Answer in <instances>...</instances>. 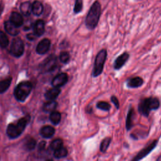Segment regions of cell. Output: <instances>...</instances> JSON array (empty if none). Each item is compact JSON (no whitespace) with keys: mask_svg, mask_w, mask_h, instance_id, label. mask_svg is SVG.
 <instances>
[{"mask_svg":"<svg viewBox=\"0 0 161 161\" xmlns=\"http://www.w3.org/2000/svg\"><path fill=\"white\" fill-rule=\"evenodd\" d=\"M101 14V6L98 1H96L90 7L86 16L85 25L87 29L94 30L97 25Z\"/></svg>","mask_w":161,"mask_h":161,"instance_id":"cell-1","label":"cell"},{"mask_svg":"<svg viewBox=\"0 0 161 161\" xmlns=\"http://www.w3.org/2000/svg\"><path fill=\"white\" fill-rule=\"evenodd\" d=\"M111 101L113 103V104L115 106L116 109L119 108V102L118 101V99L115 96H112L111 97Z\"/></svg>","mask_w":161,"mask_h":161,"instance_id":"cell-32","label":"cell"},{"mask_svg":"<svg viewBox=\"0 0 161 161\" xmlns=\"http://www.w3.org/2000/svg\"><path fill=\"white\" fill-rule=\"evenodd\" d=\"M33 30H34V33L39 36H41L43 34L45 31V23L43 20L38 19L37 20L33 26Z\"/></svg>","mask_w":161,"mask_h":161,"instance_id":"cell-15","label":"cell"},{"mask_svg":"<svg viewBox=\"0 0 161 161\" xmlns=\"http://www.w3.org/2000/svg\"><path fill=\"white\" fill-rule=\"evenodd\" d=\"M9 21L17 27H19L23 23V18L22 16L17 12H13L11 14Z\"/></svg>","mask_w":161,"mask_h":161,"instance_id":"cell-13","label":"cell"},{"mask_svg":"<svg viewBox=\"0 0 161 161\" xmlns=\"http://www.w3.org/2000/svg\"><path fill=\"white\" fill-rule=\"evenodd\" d=\"M3 4H0V15H1V13H2V11H3Z\"/></svg>","mask_w":161,"mask_h":161,"instance_id":"cell-35","label":"cell"},{"mask_svg":"<svg viewBox=\"0 0 161 161\" xmlns=\"http://www.w3.org/2000/svg\"><path fill=\"white\" fill-rule=\"evenodd\" d=\"M107 58V51L106 49H101L96 55L94 67L92 72V76L96 77L100 75L104 69V65Z\"/></svg>","mask_w":161,"mask_h":161,"instance_id":"cell-3","label":"cell"},{"mask_svg":"<svg viewBox=\"0 0 161 161\" xmlns=\"http://www.w3.org/2000/svg\"><path fill=\"white\" fill-rule=\"evenodd\" d=\"M11 83V78H8L2 80H0V93L5 92L9 87Z\"/></svg>","mask_w":161,"mask_h":161,"instance_id":"cell-24","label":"cell"},{"mask_svg":"<svg viewBox=\"0 0 161 161\" xmlns=\"http://www.w3.org/2000/svg\"><path fill=\"white\" fill-rule=\"evenodd\" d=\"M130 57V54L125 52L119 55L114 60L113 64V67L115 70H119L124 66L126 62L128 61Z\"/></svg>","mask_w":161,"mask_h":161,"instance_id":"cell-9","label":"cell"},{"mask_svg":"<svg viewBox=\"0 0 161 161\" xmlns=\"http://www.w3.org/2000/svg\"><path fill=\"white\" fill-rule=\"evenodd\" d=\"M59 58L60 60L64 64H67L69 60H70V55L69 53L67 52H62L60 53V56H59Z\"/></svg>","mask_w":161,"mask_h":161,"instance_id":"cell-31","label":"cell"},{"mask_svg":"<svg viewBox=\"0 0 161 161\" xmlns=\"http://www.w3.org/2000/svg\"><path fill=\"white\" fill-rule=\"evenodd\" d=\"M50 119L54 125H58L61 119V114L59 112L52 111L50 115Z\"/></svg>","mask_w":161,"mask_h":161,"instance_id":"cell-25","label":"cell"},{"mask_svg":"<svg viewBox=\"0 0 161 161\" xmlns=\"http://www.w3.org/2000/svg\"><path fill=\"white\" fill-rule=\"evenodd\" d=\"M40 135L46 138L52 137L55 133V128L51 126H45L40 130Z\"/></svg>","mask_w":161,"mask_h":161,"instance_id":"cell-16","label":"cell"},{"mask_svg":"<svg viewBox=\"0 0 161 161\" xmlns=\"http://www.w3.org/2000/svg\"><path fill=\"white\" fill-rule=\"evenodd\" d=\"M63 146V142L60 138H57L52 142L50 147L52 150H55Z\"/></svg>","mask_w":161,"mask_h":161,"instance_id":"cell-28","label":"cell"},{"mask_svg":"<svg viewBox=\"0 0 161 161\" xmlns=\"http://www.w3.org/2000/svg\"><path fill=\"white\" fill-rule=\"evenodd\" d=\"M20 11L25 16H29L31 13V4L28 2H23L20 5Z\"/></svg>","mask_w":161,"mask_h":161,"instance_id":"cell-20","label":"cell"},{"mask_svg":"<svg viewBox=\"0 0 161 161\" xmlns=\"http://www.w3.org/2000/svg\"><path fill=\"white\" fill-rule=\"evenodd\" d=\"M68 81V75L65 73H60L55 76L52 81V85L55 87H60L65 84Z\"/></svg>","mask_w":161,"mask_h":161,"instance_id":"cell-10","label":"cell"},{"mask_svg":"<svg viewBox=\"0 0 161 161\" xmlns=\"http://www.w3.org/2000/svg\"><path fill=\"white\" fill-rule=\"evenodd\" d=\"M83 8V1L82 0H75L74 7V12L75 14L79 13Z\"/></svg>","mask_w":161,"mask_h":161,"instance_id":"cell-30","label":"cell"},{"mask_svg":"<svg viewBox=\"0 0 161 161\" xmlns=\"http://www.w3.org/2000/svg\"><path fill=\"white\" fill-rule=\"evenodd\" d=\"M57 57L54 55H51L45 59L40 64V67L43 72H48L54 70L57 66Z\"/></svg>","mask_w":161,"mask_h":161,"instance_id":"cell-6","label":"cell"},{"mask_svg":"<svg viewBox=\"0 0 161 161\" xmlns=\"http://www.w3.org/2000/svg\"><path fill=\"white\" fill-rule=\"evenodd\" d=\"M4 28L6 31L12 36H16L19 32L18 27L15 26L10 21H6L4 22Z\"/></svg>","mask_w":161,"mask_h":161,"instance_id":"cell-14","label":"cell"},{"mask_svg":"<svg viewBox=\"0 0 161 161\" xmlns=\"http://www.w3.org/2000/svg\"><path fill=\"white\" fill-rule=\"evenodd\" d=\"M36 35L35 34V33H31V34H28V35H27V38H28V40H34L35 38V36H36Z\"/></svg>","mask_w":161,"mask_h":161,"instance_id":"cell-34","label":"cell"},{"mask_svg":"<svg viewBox=\"0 0 161 161\" xmlns=\"http://www.w3.org/2000/svg\"><path fill=\"white\" fill-rule=\"evenodd\" d=\"M9 40L6 35L1 30H0V46L2 48H5L8 45Z\"/></svg>","mask_w":161,"mask_h":161,"instance_id":"cell-27","label":"cell"},{"mask_svg":"<svg viewBox=\"0 0 161 161\" xmlns=\"http://www.w3.org/2000/svg\"><path fill=\"white\" fill-rule=\"evenodd\" d=\"M45 145H46V142H44V141L41 142L39 143V145H38V150H40V151H41V150H43L45 148Z\"/></svg>","mask_w":161,"mask_h":161,"instance_id":"cell-33","label":"cell"},{"mask_svg":"<svg viewBox=\"0 0 161 161\" xmlns=\"http://www.w3.org/2000/svg\"><path fill=\"white\" fill-rule=\"evenodd\" d=\"M160 106V101L157 97H149L142 99L138 106V112L147 117L152 110H156Z\"/></svg>","mask_w":161,"mask_h":161,"instance_id":"cell-2","label":"cell"},{"mask_svg":"<svg viewBox=\"0 0 161 161\" xmlns=\"http://www.w3.org/2000/svg\"><path fill=\"white\" fill-rule=\"evenodd\" d=\"M157 143H158V141L157 140H153L147 147H145L144 148L141 150L140 152H139L132 160L134 161H138V160H142V158L145 157L148 154H149L156 147Z\"/></svg>","mask_w":161,"mask_h":161,"instance_id":"cell-8","label":"cell"},{"mask_svg":"<svg viewBox=\"0 0 161 161\" xmlns=\"http://www.w3.org/2000/svg\"><path fill=\"white\" fill-rule=\"evenodd\" d=\"M31 89L32 85L30 82H21L14 89V97L19 101H24L30 94Z\"/></svg>","mask_w":161,"mask_h":161,"instance_id":"cell-5","label":"cell"},{"mask_svg":"<svg viewBox=\"0 0 161 161\" xmlns=\"http://www.w3.org/2000/svg\"><path fill=\"white\" fill-rule=\"evenodd\" d=\"M24 146L26 150H31L36 146V141L32 137H28L24 142Z\"/></svg>","mask_w":161,"mask_h":161,"instance_id":"cell-23","label":"cell"},{"mask_svg":"<svg viewBox=\"0 0 161 161\" xmlns=\"http://www.w3.org/2000/svg\"><path fill=\"white\" fill-rule=\"evenodd\" d=\"M60 93V89L59 87H53L52 89H49L47 92L45 94V97L48 100H54L56 99L59 94Z\"/></svg>","mask_w":161,"mask_h":161,"instance_id":"cell-17","label":"cell"},{"mask_svg":"<svg viewBox=\"0 0 161 161\" xmlns=\"http://www.w3.org/2000/svg\"><path fill=\"white\" fill-rule=\"evenodd\" d=\"M67 153H68V151L67 148L62 146L60 148L54 150L53 155L56 158H61L65 157L67 155Z\"/></svg>","mask_w":161,"mask_h":161,"instance_id":"cell-22","label":"cell"},{"mask_svg":"<svg viewBox=\"0 0 161 161\" xmlns=\"http://www.w3.org/2000/svg\"><path fill=\"white\" fill-rule=\"evenodd\" d=\"M43 6L42 3H40V1H35L31 4V12L34 14L36 16H39L43 13Z\"/></svg>","mask_w":161,"mask_h":161,"instance_id":"cell-18","label":"cell"},{"mask_svg":"<svg viewBox=\"0 0 161 161\" xmlns=\"http://www.w3.org/2000/svg\"><path fill=\"white\" fill-rule=\"evenodd\" d=\"M23 52L24 44L23 41L19 38L13 39L10 48L11 54L16 57H19L23 53Z\"/></svg>","mask_w":161,"mask_h":161,"instance_id":"cell-7","label":"cell"},{"mask_svg":"<svg viewBox=\"0 0 161 161\" xmlns=\"http://www.w3.org/2000/svg\"><path fill=\"white\" fill-rule=\"evenodd\" d=\"M57 106V103L53 100H50L43 104V109L45 112H52Z\"/></svg>","mask_w":161,"mask_h":161,"instance_id":"cell-21","label":"cell"},{"mask_svg":"<svg viewBox=\"0 0 161 161\" xmlns=\"http://www.w3.org/2000/svg\"><path fill=\"white\" fill-rule=\"evenodd\" d=\"M111 141V138L110 137H106L102 140L100 144V150L101 152L104 153L106 152L108 148L110 145Z\"/></svg>","mask_w":161,"mask_h":161,"instance_id":"cell-26","label":"cell"},{"mask_svg":"<svg viewBox=\"0 0 161 161\" xmlns=\"http://www.w3.org/2000/svg\"><path fill=\"white\" fill-rule=\"evenodd\" d=\"M133 114H134V109H133V108L130 107V109H128L126 119V128L128 131L131 130V128L133 127Z\"/></svg>","mask_w":161,"mask_h":161,"instance_id":"cell-19","label":"cell"},{"mask_svg":"<svg viewBox=\"0 0 161 161\" xmlns=\"http://www.w3.org/2000/svg\"><path fill=\"white\" fill-rule=\"evenodd\" d=\"M50 46V41L47 38H44L37 45L36 51L39 54H45L49 50Z\"/></svg>","mask_w":161,"mask_h":161,"instance_id":"cell-11","label":"cell"},{"mask_svg":"<svg viewBox=\"0 0 161 161\" xmlns=\"http://www.w3.org/2000/svg\"><path fill=\"white\" fill-rule=\"evenodd\" d=\"M143 84V80L140 77H133L127 80L126 86L130 88H136Z\"/></svg>","mask_w":161,"mask_h":161,"instance_id":"cell-12","label":"cell"},{"mask_svg":"<svg viewBox=\"0 0 161 161\" xmlns=\"http://www.w3.org/2000/svg\"><path fill=\"white\" fill-rule=\"evenodd\" d=\"M28 119L25 117L18 121L16 123H11L7 128V135L11 138H15L19 136L25 130L28 122Z\"/></svg>","mask_w":161,"mask_h":161,"instance_id":"cell-4","label":"cell"},{"mask_svg":"<svg viewBox=\"0 0 161 161\" xmlns=\"http://www.w3.org/2000/svg\"><path fill=\"white\" fill-rule=\"evenodd\" d=\"M96 107L98 109L105 111H108L111 109L110 104L106 101H99L96 104Z\"/></svg>","mask_w":161,"mask_h":161,"instance_id":"cell-29","label":"cell"}]
</instances>
